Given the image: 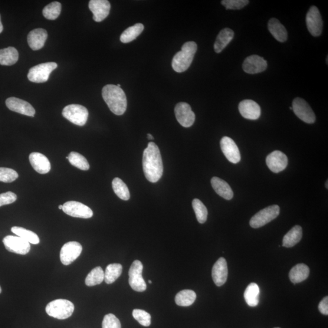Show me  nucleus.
Masks as SVG:
<instances>
[{"label": "nucleus", "instance_id": "1", "mask_svg": "<svg viewBox=\"0 0 328 328\" xmlns=\"http://www.w3.org/2000/svg\"><path fill=\"white\" fill-rule=\"evenodd\" d=\"M142 165L144 175L149 181L155 183L161 178L163 167L159 147L150 142L144 151Z\"/></svg>", "mask_w": 328, "mask_h": 328}, {"label": "nucleus", "instance_id": "2", "mask_svg": "<svg viewBox=\"0 0 328 328\" xmlns=\"http://www.w3.org/2000/svg\"><path fill=\"white\" fill-rule=\"evenodd\" d=\"M101 94L111 112L117 116H121L126 112L127 100L122 88L117 85H107L103 88Z\"/></svg>", "mask_w": 328, "mask_h": 328}, {"label": "nucleus", "instance_id": "3", "mask_svg": "<svg viewBox=\"0 0 328 328\" xmlns=\"http://www.w3.org/2000/svg\"><path fill=\"white\" fill-rule=\"evenodd\" d=\"M198 49L194 42H188L183 44L181 50L177 52L172 60V68L177 73H182L188 70L191 65Z\"/></svg>", "mask_w": 328, "mask_h": 328}, {"label": "nucleus", "instance_id": "4", "mask_svg": "<svg viewBox=\"0 0 328 328\" xmlns=\"http://www.w3.org/2000/svg\"><path fill=\"white\" fill-rule=\"evenodd\" d=\"M74 311V304L65 299L52 301L46 307V312L49 316L58 320L68 319L73 315Z\"/></svg>", "mask_w": 328, "mask_h": 328}, {"label": "nucleus", "instance_id": "5", "mask_svg": "<svg viewBox=\"0 0 328 328\" xmlns=\"http://www.w3.org/2000/svg\"><path fill=\"white\" fill-rule=\"evenodd\" d=\"M62 115L70 122L78 126L86 124L89 113L87 108L77 104H71L65 107Z\"/></svg>", "mask_w": 328, "mask_h": 328}, {"label": "nucleus", "instance_id": "6", "mask_svg": "<svg viewBox=\"0 0 328 328\" xmlns=\"http://www.w3.org/2000/svg\"><path fill=\"white\" fill-rule=\"evenodd\" d=\"M57 68V64L55 62H47L34 66L29 71L28 79L34 83H44L48 80L52 72Z\"/></svg>", "mask_w": 328, "mask_h": 328}, {"label": "nucleus", "instance_id": "7", "mask_svg": "<svg viewBox=\"0 0 328 328\" xmlns=\"http://www.w3.org/2000/svg\"><path fill=\"white\" fill-rule=\"evenodd\" d=\"M280 211V207L277 205H272L262 209L251 218L250 225L254 229L261 228L277 218Z\"/></svg>", "mask_w": 328, "mask_h": 328}, {"label": "nucleus", "instance_id": "8", "mask_svg": "<svg viewBox=\"0 0 328 328\" xmlns=\"http://www.w3.org/2000/svg\"><path fill=\"white\" fill-rule=\"evenodd\" d=\"M143 264L139 260L134 261L129 270V284L134 291L144 292L147 284L142 277Z\"/></svg>", "mask_w": 328, "mask_h": 328}, {"label": "nucleus", "instance_id": "9", "mask_svg": "<svg viewBox=\"0 0 328 328\" xmlns=\"http://www.w3.org/2000/svg\"><path fill=\"white\" fill-rule=\"evenodd\" d=\"M292 108L295 115L303 122L307 124H313L316 122V115L310 105L303 98H295Z\"/></svg>", "mask_w": 328, "mask_h": 328}, {"label": "nucleus", "instance_id": "10", "mask_svg": "<svg viewBox=\"0 0 328 328\" xmlns=\"http://www.w3.org/2000/svg\"><path fill=\"white\" fill-rule=\"evenodd\" d=\"M3 242L6 250L12 253L26 255L31 250L30 243L18 236H6L3 239Z\"/></svg>", "mask_w": 328, "mask_h": 328}, {"label": "nucleus", "instance_id": "11", "mask_svg": "<svg viewBox=\"0 0 328 328\" xmlns=\"http://www.w3.org/2000/svg\"><path fill=\"white\" fill-rule=\"evenodd\" d=\"M306 22L308 31L314 37H319L323 31V20L316 6H311L308 11Z\"/></svg>", "mask_w": 328, "mask_h": 328}, {"label": "nucleus", "instance_id": "12", "mask_svg": "<svg viewBox=\"0 0 328 328\" xmlns=\"http://www.w3.org/2000/svg\"><path fill=\"white\" fill-rule=\"evenodd\" d=\"M62 211L66 214L74 218L88 219L93 216V212L89 207L74 201L65 202Z\"/></svg>", "mask_w": 328, "mask_h": 328}, {"label": "nucleus", "instance_id": "13", "mask_svg": "<svg viewBox=\"0 0 328 328\" xmlns=\"http://www.w3.org/2000/svg\"><path fill=\"white\" fill-rule=\"evenodd\" d=\"M82 251V246L79 242L70 241L67 242L61 248L60 258L61 263L68 265L79 257Z\"/></svg>", "mask_w": 328, "mask_h": 328}, {"label": "nucleus", "instance_id": "14", "mask_svg": "<svg viewBox=\"0 0 328 328\" xmlns=\"http://www.w3.org/2000/svg\"><path fill=\"white\" fill-rule=\"evenodd\" d=\"M175 113L177 120L183 127H190L195 122V114L188 104L180 102L177 104Z\"/></svg>", "mask_w": 328, "mask_h": 328}, {"label": "nucleus", "instance_id": "15", "mask_svg": "<svg viewBox=\"0 0 328 328\" xmlns=\"http://www.w3.org/2000/svg\"><path fill=\"white\" fill-rule=\"evenodd\" d=\"M220 146L222 153L229 162L237 163L240 161V152L234 140L227 136L223 137L221 140Z\"/></svg>", "mask_w": 328, "mask_h": 328}, {"label": "nucleus", "instance_id": "16", "mask_svg": "<svg viewBox=\"0 0 328 328\" xmlns=\"http://www.w3.org/2000/svg\"><path fill=\"white\" fill-rule=\"evenodd\" d=\"M288 163V157L280 151L275 150L266 157V164L272 172L280 173L286 168Z\"/></svg>", "mask_w": 328, "mask_h": 328}, {"label": "nucleus", "instance_id": "17", "mask_svg": "<svg viewBox=\"0 0 328 328\" xmlns=\"http://www.w3.org/2000/svg\"><path fill=\"white\" fill-rule=\"evenodd\" d=\"M6 105L10 110L14 112L25 115V116L34 117L35 114L34 108L28 101L12 97L8 98L6 100Z\"/></svg>", "mask_w": 328, "mask_h": 328}, {"label": "nucleus", "instance_id": "18", "mask_svg": "<svg viewBox=\"0 0 328 328\" xmlns=\"http://www.w3.org/2000/svg\"><path fill=\"white\" fill-rule=\"evenodd\" d=\"M266 60L259 55H252L245 59L242 69L246 73L254 74L262 73L266 70Z\"/></svg>", "mask_w": 328, "mask_h": 328}, {"label": "nucleus", "instance_id": "19", "mask_svg": "<svg viewBox=\"0 0 328 328\" xmlns=\"http://www.w3.org/2000/svg\"><path fill=\"white\" fill-rule=\"evenodd\" d=\"M89 8L93 12L94 20L101 22L110 14L111 5L107 0H91Z\"/></svg>", "mask_w": 328, "mask_h": 328}, {"label": "nucleus", "instance_id": "20", "mask_svg": "<svg viewBox=\"0 0 328 328\" xmlns=\"http://www.w3.org/2000/svg\"><path fill=\"white\" fill-rule=\"evenodd\" d=\"M212 275L216 286L220 287L225 283L228 277V268L227 261L224 258H219L213 265Z\"/></svg>", "mask_w": 328, "mask_h": 328}, {"label": "nucleus", "instance_id": "21", "mask_svg": "<svg viewBox=\"0 0 328 328\" xmlns=\"http://www.w3.org/2000/svg\"><path fill=\"white\" fill-rule=\"evenodd\" d=\"M238 110L245 119L257 120L260 117L261 108L259 105L252 100H244L239 103Z\"/></svg>", "mask_w": 328, "mask_h": 328}, {"label": "nucleus", "instance_id": "22", "mask_svg": "<svg viewBox=\"0 0 328 328\" xmlns=\"http://www.w3.org/2000/svg\"><path fill=\"white\" fill-rule=\"evenodd\" d=\"M48 38L47 31L37 28L31 31L28 35V43L33 51H38L44 47Z\"/></svg>", "mask_w": 328, "mask_h": 328}, {"label": "nucleus", "instance_id": "23", "mask_svg": "<svg viewBox=\"0 0 328 328\" xmlns=\"http://www.w3.org/2000/svg\"><path fill=\"white\" fill-rule=\"evenodd\" d=\"M29 161L36 172L40 174H47L51 170V163L47 156L43 154L34 152L29 157Z\"/></svg>", "mask_w": 328, "mask_h": 328}, {"label": "nucleus", "instance_id": "24", "mask_svg": "<svg viewBox=\"0 0 328 328\" xmlns=\"http://www.w3.org/2000/svg\"><path fill=\"white\" fill-rule=\"evenodd\" d=\"M211 184L213 190L222 198L227 200L232 199L234 196V192H233L231 186L225 180L219 178L218 177H213L211 179Z\"/></svg>", "mask_w": 328, "mask_h": 328}, {"label": "nucleus", "instance_id": "25", "mask_svg": "<svg viewBox=\"0 0 328 328\" xmlns=\"http://www.w3.org/2000/svg\"><path fill=\"white\" fill-rule=\"evenodd\" d=\"M268 29L276 40L284 42L288 39V32L284 26L277 18H272L269 21Z\"/></svg>", "mask_w": 328, "mask_h": 328}, {"label": "nucleus", "instance_id": "26", "mask_svg": "<svg viewBox=\"0 0 328 328\" xmlns=\"http://www.w3.org/2000/svg\"><path fill=\"white\" fill-rule=\"evenodd\" d=\"M234 37V32L229 28H224L219 33L214 44L216 53H220Z\"/></svg>", "mask_w": 328, "mask_h": 328}, {"label": "nucleus", "instance_id": "27", "mask_svg": "<svg viewBox=\"0 0 328 328\" xmlns=\"http://www.w3.org/2000/svg\"><path fill=\"white\" fill-rule=\"evenodd\" d=\"M310 268L303 263L298 264L292 268L289 277L292 283L294 284L300 283L306 280L309 277Z\"/></svg>", "mask_w": 328, "mask_h": 328}, {"label": "nucleus", "instance_id": "28", "mask_svg": "<svg viewBox=\"0 0 328 328\" xmlns=\"http://www.w3.org/2000/svg\"><path fill=\"white\" fill-rule=\"evenodd\" d=\"M302 228L300 225H295L289 231L283 239V247H293L299 242L302 238Z\"/></svg>", "mask_w": 328, "mask_h": 328}, {"label": "nucleus", "instance_id": "29", "mask_svg": "<svg viewBox=\"0 0 328 328\" xmlns=\"http://www.w3.org/2000/svg\"><path fill=\"white\" fill-rule=\"evenodd\" d=\"M18 52L14 47H8L0 49V65L11 66L18 60Z\"/></svg>", "mask_w": 328, "mask_h": 328}, {"label": "nucleus", "instance_id": "30", "mask_svg": "<svg viewBox=\"0 0 328 328\" xmlns=\"http://www.w3.org/2000/svg\"><path fill=\"white\" fill-rule=\"evenodd\" d=\"M260 288L257 284L252 283L248 285L244 294L246 303L251 307L257 306L259 303Z\"/></svg>", "mask_w": 328, "mask_h": 328}, {"label": "nucleus", "instance_id": "31", "mask_svg": "<svg viewBox=\"0 0 328 328\" xmlns=\"http://www.w3.org/2000/svg\"><path fill=\"white\" fill-rule=\"evenodd\" d=\"M144 29V26L142 24H137L130 26L121 34L120 37V42L124 43V44H128V43L135 40L142 32Z\"/></svg>", "mask_w": 328, "mask_h": 328}, {"label": "nucleus", "instance_id": "32", "mask_svg": "<svg viewBox=\"0 0 328 328\" xmlns=\"http://www.w3.org/2000/svg\"><path fill=\"white\" fill-rule=\"evenodd\" d=\"M196 298V294L194 291L185 290L176 294L175 302L180 306H189L195 302Z\"/></svg>", "mask_w": 328, "mask_h": 328}, {"label": "nucleus", "instance_id": "33", "mask_svg": "<svg viewBox=\"0 0 328 328\" xmlns=\"http://www.w3.org/2000/svg\"><path fill=\"white\" fill-rule=\"evenodd\" d=\"M122 272V265L119 263L110 264L104 272V280L107 284H112L120 276Z\"/></svg>", "mask_w": 328, "mask_h": 328}, {"label": "nucleus", "instance_id": "34", "mask_svg": "<svg viewBox=\"0 0 328 328\" xmlns=\"http://www.w3.org/2000/svg\"><path fill=\"white\" fill-rule=\"evenodd\" d=\"M11 231L16 236L20 237L29 243L38 244L40 242V238L35 233L25 228L14 226L11 228Z\"/></svg>", "mask_w": 328, "mask_h": 328}, {"label": "nucleus", "instance_id": "35", "mask_svg": "<svg viewBox=\"0 0 328 328\" xmlns=\"http://www.w3.org/2000/svg\"><path fill=\"white\" fill-rule=\"evenodd\" d=\"M113 189L116 195L121 199L128 201L130 198L129 188L126 183L119 178H114L112 182Z\"/></svg>", "mask_w": 328, "mask_h": 328}, {"label": "nucleus", "instance_id": "36", "mask_svg": "<svg viewBox=\"0 0 328 328\" xmlns=\"http://www.w3.org/2000/svg\"><path fill=\"white\" fill-rule=\"evenodd\" d=\"M104 280V272L101 267H96L93 269L88 274L85 279V284L88 286H94L100 284Z\"/></svg>", "mask_w": 328, "mask_h": 328}, {"label": "nucleus", "instance_id": "37", "mask_svg": "<svg viewBox=\"0 0 328 328\" xmlns=\"http://www.w3.org/2000/svg\"><path fill=\"white\" fill-rule=\"evenodd\" d=\"M69 162L72 166L77 167V169L84 170L90 169V164L84 156L77 152H71L68 156Z\"/></svg>", "mask_w": 328, "mask_h": 328}, {"label": "nucleus", "instance_id": "38", "mask_svg": "<svg viewBox=\"0 0 328 328\" xmlns=\"http://www.w3.org/2000/svg\"><path fill=\"white\" fill-rule=\"evenodd\" d=\"M61 11V5L60 3L54 2L45 6L43 9V15L50 20H54L60 15Z\"/></svg>", "mask_w": 328, "mask_h": 328}, {"label": "nucleus", "instance_id": "39", "mask_svg": "<svg viewBox=\"0 0 328 328\" xmlns=\"http://www.w3.org/2000/svg\"><path fill=\"white\" fill-rule=\"evenodd\" d=\"M192 206L195 212L197 220L201 224H204L208 219V211L206 207L198 199L193 200Z\"/></svg>", "mask_w": 328, "mask_h": 328}, {"label": "nucleus", "instance_id": "40", "mask_svg": "<svg viewBox=\"0 0 328 328\" xmlns=\"http://www.w3.org/2000/svg\"><path fill=\"white\" fill-rule=\"evenodd\" d=\"M18 178V173L14 170L0 167V181L10 183L14 182Z\"/></svg>", "mask_w": 328, "mask_h": 328}, {"label": "nucleus", "instance_id": "41", "mask_svg": "<svg viewBox=\"0 0 328 328\" xmlns=\"http://www.w3.org/2000/svg\"><path fill=\"white\" fill-rule=\"evenodd\" d=\"M134 319L144 326H149L151 324V316L146 311L136 309L133 311Z\"/></svg>", "mask_w": 328, "mask_h": 328}, {"label": "nucleus", "instance_id": "42", "mask_svg": "<svg viewBox=\"0 0 328 328\" xmlns=\"http://www.w3.org/2000/svg\"><path fill=\"white\" fill-rule=\"evenodd\" d=\"M249 3L248 0H223L221 4L226 9L238 10L243 8Z\"/></svg>", "mask_w": 328, "mask_h": 328}, {"label": "nucleus", "instance_id": "43", "mask_svg": "<svg viewBox=\"0 0 328 328\" xmlns=\"http://www.w3.org/2000/svg\"><path fill=\"white\" fill-rule=\"evenodd\" d=\"M102 328H121L120 321L113 314H108L104 317Z\"/></svg>", "mask_w": 328, "mask_h": 328}, {"label": "nucleus", "instance_id": "44", "mask_svg": "<svg viewBox=\"0 0 328 328\" xmlns=\"http://www.w3.org/2000/svg\"><path fill=\"white\" fill-rule=\"evenodd\" d=\"M16 199H17V196L14 193L8 192L2 193V194H0V207L12 204Z\"/></svg>", "mask_w": 328, "mask_h": 328}, {"label": "nucleus", "instance_id": "45", "mask_svg": "<svg viewBox=\"0 0 328 328\" xmlns=\"http://www.w3.org/2000/svg\"><path fill=\"white\" fill-rule=\"evenodd\" d=\"M319 310L320 313L325 316L328 315V297L323 298L319 304Z\"/></svg>", "mask_w": 328, "mask_h": 328}, {"label": "nucleus", "instance_id": "46", "mask_svg": "<svg viewBox=\"0 0 328 328\" xmlns=\"http://www.w3.org/2000/svg\"><path fill=\"white\" fill-rule=\"evenodd\" d=\"M3 31V26L2 25V23L1 20V15H0V34H1Z\"/></svg>", "mask_w": 328, "mask_h": 328}, {"label": "nucleus", "instance_id": "47", "mask_svg": "<svg viewBox=\"0 0 328 328\" xmlns=\"http://www.w3.org/2000/svg\"><path fill=\"white\" fill-rule=\"evenodd\" d=\"M147 138L150 140H152L153 139V137L152 135V134H147Z\"/></svg>", "mask_w": 328, "mask_h": 328}, {"label": "nucleus", "instance_id": "48", "mask_svg": "<svg viewBox=\"0 0 328 328\" xmlns=\"http://www.w3.org/2000/svg\"><path fill=\"white\" fill-rule=\"evenodd\" d=\"M58 209L62 210V209H63V205H60L58 206Z\"/></svg>", "mask_w": 328, "mask_h": 328}, {"label": "nucleus", "instance_id": "49", "mask_svg": "<svg viewBox=\"0 0 328 328\" xmlns=\"http://www.w3.org/2000/svg\"><path fill=\"white\" fill-rule=\"evenodd\" d=\"M326 183L325 186H326V189H328V187H327V183H328V182H327V181H326Z\"/></svg>", "mask_w": 328, "mask_h": 328}, {"label": "nucleus", "instance_id": "50", "mask_svg": "<svg viewBox=\"0 0 328 328\" xmlns=\"http://www.w3.org/2000/svg\"><path fill=\"white\" fill-rule=\"evenodd\" d=\"M149 283L150 284H152V281H151V280H149Z\"/></svg>", "mask_w": 328, "mask_h": 328}, {"label": "nucleus", "instance_id": "51", "mask_svg": "<svg viewBox=\"0 0 328 328\" xmlns=\"http://www.w3.org/2000/svg\"><path fill=\"white\" fill-rule=\"evenodd\" d=\"M2 290L1 286H0V293H2Z\"/></svg>", "mask_w": 328, "mask_h": 328}, {"label": "nucleus", "instance_id": "52", "mask_svg": "<svg viewBox=\"0 0 328 328\" xmlns=\"http://www.w3.org/2000/svg\"><path fill=\"white\" fill-rule=\"evenodd\" d=\"M290 110H293V108L290 107Z\"/></svg>", "mask_w": 328, "mask_h": 328}, {"label": "nucleus", "instance_id": "53", "mask_svg": "<svg viewBox=\"0 0 328 328\" xmlns=\"http://www.w3.org/2000/svg\"><path fill=\"white\" fill-rule=\"evenodd\" d=\"M275 328H280V327H275Z\"/></svg>", "mask_w": 328, "mask_h": 328}]
</instances>
